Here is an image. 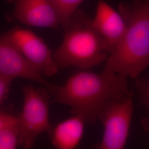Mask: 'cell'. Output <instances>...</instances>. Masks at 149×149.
Wrapping results in <instances>:
<instances>
[{
	"label": "cell",
	"instance_id": "cell-1",
	"mask_svg": "<svg viewBox=\"0 0 149 149\" xmlns=\"http://www.w3.org/2000/svg\"><path fill=\"white\" fill-rule=\"evenodd\" d=\"M127 77L103 71L101 74L82 71L71 76L63 85L51 84L47 88L52 102L71 107L72 115L93 124L110 102L131 95Z\"/></svg>",
	"mask_w": 149,
	"mask_h": 149
},
{
	"label": "cell",
	"instance_id": "cell-2",
	"mask_svg": "<svg viewBox=\"0 0 149 149\" xmlns=\"http://www.w3.org/2000/svg\"><path fill=\"white\" fill-rule=\"evenodd\" d=\"M119 8L127 30L109 53L103 71L135 79L149 65V2H123Z\"/></svg>",
	"mask_w": 149,
	"mask_h": 149
},
{
	"label": "cell",
	"instance_id": "cell-3",
	"mask_svg": "<svg viewBox=\"0 0 149 149\" xmlns=\"http://www.w3.org/2000/svg\"><path fill=\"white\" fill-rule=\"evenodd\" d=\"M92 20L82 10L74 13L65 30L63 42L53 53L59 70L69 67L89 69L106 61L108 53Z\"/></svg>",
	"mask_w": 149,
	"mask_h": 149
},
{
	"label": "cell",
	"instance_id": "cell-4",
	"mask_svg": "<svg viewBox=\"0 0 149 149\" xmlns=\"http://www.w3.org/2000/svg\"><path fill=\"white\" fill-rule=\"evenodd\" d=\"M23 106L18 117L19 138L18 146L31 149L38 136L44 132L50 133L53 127L49 121V91L45 88L35 89L32 86L22 88Z\"/></svg>",
	"mask_w": 149,
	"mask_h": 149
},
{
	"label": "cell",
	"instance_id": "cell-5",
	"mask_svg": "<svg viewBox=\"0 0 149 149\" xmlns=\"http://www.w3.org/2000/svg\"><path fill=\"white\" fill-rule=\"evenodd\" d=\"M132 95L110 102L99 115L104 132L101 141L97 145L101 149H123L126 145L133 114Z\"/></svg>",
	"mask_w": 149,
	"mask_h": 149
},
{
	"label": "cell",
	"instance_id": "cell-6",
	"mask_svg": "<svg viewBox=\"0 0 149 149\" xmlns=\"http://www.w3.org/2000/svg\"><path fill=\"white\" fill-rule=\"evenodd\" d=\"M5 35L32 66L45 76L57 74L59 69L53 53L42 38L29 29L15 27Z\"/></svg>",
	"mask_w": 149,
	"mask_h": 149
},
{
	"label": "cell",
	"instance_id": "cell-7",
	"mask_svg": "<svg viewBox=\"0 0 149 149\" xmlns=\"http://www.w3.org/2000/svg\"><path fill=\"white\" fill-rule=\"evenodd\" d=\"M14 7L6 18L29 27L58 29L60 26L56 12L50 0H7Z\"/></svg>",
	"mask_w": 149,
	"mask_h": 149
},
{
	"label": "cell",
	"instance_id": "cell-8",
	"mask_svg": "<svg viewBox=\"0 0 149 149\" xmlns=\"http://www.w3.org/2000/svg\"><path fill=\"white\" fill-rule=\"evenodd\" d=\"M0 76L10 80L22 78L37 82L47 88L51 85L6 37L0 35Z\"/></svg>",
	"mask_w": 149,
	"mask_h": 149
},
{
	"label": "cell",
	"instance_id": "cell-9",
	"mask_svg": "<svg viewBox=\"0 0 149 149\" xmlns=\"http://www.w3.org/2000/svg\"><path fill=\"white\" fill-rule=\"evenodd\" d=\"M92 24L101 38L109 53L122 40L128 28L122 15L102 0L98 3L96 16L92 20Z\"/></svg>",
	"mask_w": 149,
	"mask_h": 149
},
{
	"label": "cell",
	"instance_id": "cell-10",
	"mask_svg": "<svg viewBox=\"0 0 149 149\" xmlns=\"http://www.w3.org/2000/svg\"><path fill=\"white\" fill-rule=\"evenodd\" d=\"M86 123L83 118L73 115L58 124L49 133L54 147L58 149L76 148L84 134Z\"/></svg>",
	"mask_w": 149,
	"mask_h": 149
},
{
	"label": "cell",
	"instance_id": "cell-11",
	"mask_svg": "<svg viewBox=\"0 0 149 149\" xmlns=\"http://www.w3.org/2000/svg\"><path fill=\"white\" fill-rule=\"evenodd\" d=\"M56 12L59 25L66 29L77 8L84 0H50Z\"/></svg>",
	"mask_w": 149,
	"mask_h": 149
},
{
	"label": "cell",
	"instance_id": "cell-12",
	"mask_svg": "<svg viewBox=\"0 0 149 149\" xmlns=\"http://www.w3.org/2000/svg\"><path fill=\"white\" fill-rule=\"evenodd\" d=\"M19 125L17 120L0 129V149H15L18 146Z\"/></svg>",
	"mask_w": 149,
	"mask_h": 149
},
{
	"label": "cell",
	"instance_id": "cell-13",
	"mask_svg": "<svg viewBox=\"0 0 149 149\" xmlns=\"http://www.w3.org/2000/svg\"><path fill=\"white\" fill-rule=\"evenodd\" d=\"M13 81L0 76V103L7 96Z\"/></svg>",
	"mask_w": 149,
	"mask_h": 149
},
{
	"label": "cell",
	"instance_id": "cell-14",
	"mask_svg": "<svg viewBox=\"0 0 149 149\" xmlns=\"http://www.w3.org/2000/svg\"><path fill=\"white\" fill-rule=\"evenodd\" d=\"M17 119L18 117L8 113L0 111V129L6 125L15 122Z\"/></svg>",
	"mask_w": 149,
	"mask_h": 149
},
{
	"label": "cell",
	"instance_id": "cell-15",
	"mask_svg": "<svg viewBox=\"0 0 149 149\" xmlns=\"http://www.w3.org/2000/svg\"><path fill=\"white\" fill-rule=\"evenodd\" d=\"M141 92L144 103L149 108V77L140 84Z\"/></svg>",
	"mask_w": 149,
	"mask_h": 149
},
{
	"label": "cell",
	"instance_id": "cell-16",
	"mask_svg": "<svg viewBox=\"0 0 149 149\" xmlns=\"http://www.w3.org/2000/svg\"><path fill=\"white\" fill-rule=\"evenodd\" d=\"M146 1H148V2H149V0H146Z\"/></svg>",
	"mask_w": 149,
	"mask_h": 149
}]
</instances>
